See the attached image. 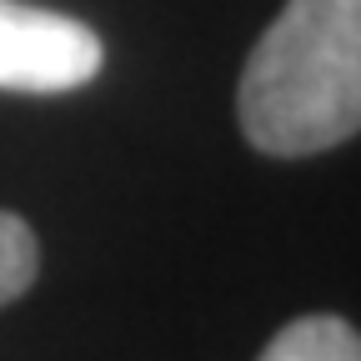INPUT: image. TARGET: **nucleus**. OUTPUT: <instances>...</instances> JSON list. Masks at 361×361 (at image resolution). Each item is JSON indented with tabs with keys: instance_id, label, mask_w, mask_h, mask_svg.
Masks as SVG:
<instances>
[{
	"instance_id": "1",
	"label": "nucleus",
	"mask_w": 361,
	"mask_h": 361,
	"mask_svg": "<svg viewBox=\"0 0 361 361\" xmlns=\"http://www.w3.org/2000/svg\"><path fill=\"white\" fill-rule=\"evenodd\" d=\"M236 116L261 156H316L361 126V0H286L241 71Z\"/></svg>"
},
{
	"instance_id": "2",
	"label": "nucleus",
	"mask_w": 361,
	"mask_h": 361,
	"mask_svg": "<svg viewBox=\"0 0 361 361\" xmlns=\"http://www.w3.org/2000/svg\"><path fill=\"white\" fill-rule=\"evenodd\" d=\"M106 45L75 16L0 0V90L61 96L101 75Z\"/></svg>"
},
{
	"instance_id": "3",
	"label": "nucleus",
	"mask_w": 361,
	"mask_h": 361,
	"mask_svg": "<svg viewBox=\"0 0 361 361\" xmlns=\"http://www.w3.org/2000/svg\"><path fill=\"white\" fill-rule=\"evenodd\" d=\"M261 361H361V341L341 316H301L271 336Z\"/></svg>"
},
{
	"instance_id": "4",
	"label": "nucleus",
	"mask_w": 361,
	"mask_h": 361,
	"mask_svg": "<svg viewBox=\"0 0 361 361\" xmlns=\"http://www.w3.org/2000/svg\"><path fill=\"white\" fill-rule=\"evenodd\" d=\"M35 271H40V246H35V231L11 216V211H0V306L16 301L30 291L35 281Z\"/></svg>"
}]
</instances>
